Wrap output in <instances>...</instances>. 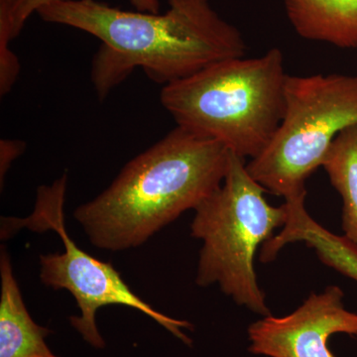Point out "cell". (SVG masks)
Instances as JSON below:
<instances>
[{"label":"cell","instance_id":"1","mask_svg":"<svg viewBox=\"0 0 357 357\" xmlns=\"http://www.w3.org/2000/svg\"><path fill=\"white\" fill-rule=\"evenodd\" d=\"M167 1L164 14L121 10L96 0H59L37 14L45 22L69 26L102 42L91 65L100 100L136 68L166 86L220 61L245 57L243 34L208 0Z\"/></svg>","mask_w":357,"mask_h":357},{"label":"cell","instance_id":"2","mask_svg":"<svg viewBox=\"0 0 357 357\" xmlns=\"http://www.w3.org/2000/svg\"><path fill=\"white\" fill-rule=\"evenodd\" d=\"M229 160L222 143L176 126L130 160L105 191L77 206L74 218L96 248H139L217 191Z\"/></svg>","mask_w":357,"mask_h":357},{"label":"cell","instance_id":"3","mask_svg":"<svg viewBox=\"0 0 357 357\" xmlns=\"http://www.w3.org/2000/svg\"><path fill=\"white\" fill-rule=\"evenodd\" d=\"M287 77L283 53L272 48L260 57L220 61L166 84L160 102L177 126L252 160L280 126Z\"/></svg>","mask_w":357,"mask_h":357},{"label":"cell","instance_id":"4","mask_svg":"<svg viewBox=\"0 0 357 357\" xmlns=\"http://www.w3.org/2000/svg\"><path fill=\"white\" fill-rule=\"evenodd\" d=\"M266 192L245 160L229 151L222 184L195 210L191 225V236L202 241L197 285H218L238 306L261 317L271 312L256 276V251L288 220L286 204L271 206Z\"/></svg>","mask_w":357,"mask_h":357},{"label":"cell","instance_id":"5","mask_svg":"<svg viewBox=\"0 0 357 357\" xmlns=\"http://www.w3.org/2000/svg\"><path fill=\"white\" fill-rule=\"evenodd\" d=\"M357 126V76H289L285 109L273 138L246 164L268 192L284 199L307 194V178L323 166L333 141Z\"/></svg>","mask_w":357,"mask_h":357},{"label":"cell","instance_id":"6","mask_svg":"<svg viewBox=\"0 0 357 357\" xmlns=\"http://www.w3.org/2000/svg\"><path fill=\"white\" fill-rule=\"evenodd\" d=\"M67 187V173L50 185H40L31 215L22 218H1L2 241L22 229L35 232L52 230L58 234L64 252L40 255V280L46 287L72 294L81 314L70 317V326L93 349L107 347L96 325V312L112 305L132 307L146 314L183 344L192 347V340L184 331H194L192 324L155 310L129 288L112 263L96 259L73 241L65 225Z\"/></svg>","mask_w":357,"mask_h":357},{"label":"cell","instance_id":"7","mask_svg":"<svg viewBox=\"0 0 357 357\" xmlns=\"http://www.w3.org/2000/svg\"><path fill=\"white\" fill-rule=\"evenodd\" d=\"M344 293L328 286L312 293L284 317H262L248 328V351L266 357H335L328 349L337 333L357 337V314L344 304Z\"/></svg>","mask_w":357,"mask_h":357},{"label":"cell","instance_id":"8","mask_svg":"<svg viewBox=\"0 0 357 357\" xmlns=\"http://www.w3.org/2000/svg\"><path fill=\"white\" fill-rule=\"evenodd\" d=\"M0 357H60L46 338L51 331L30 316L6 248L0 252Z\"/></svg>","mask_w":357,"mask_h":357},{"label":"cell","instance_id":"9","mask_svg":"<svg viewBox=\"0 0 357 357\" xmlns=\"http://www.w3.org/2000/svg\"><path fill=\"white\" fill-rule=\"evenodd\" d=\"M302 38L357 49V0H283Z\"/></svg>","mask_w":357,"mask_h":357},{"label":"cell","instance_id":"10","mask_svg":"<svg viewBox=\"0 0 357 357\" xmlns=\"http://www.w3.org/2000/svg\"><path fill=\"white\" fill-rule=\"evenodd\" d=\"M321 167L342 199L344 236L357 245V126L335 138Z\"/></svg>","mask_w":357,"mask_h":357},{"label":"cell","instance_id":"11","mask_svg":"<svg viewBox=\"0 0 357 357\" xmlns=\"http://www.w3.org/2000/svg\"><path fill=\"white\" fill-rule=\"evenodd\" d=\"M303 241L317 251L319 259L328 266L357 283V245L344 236H337L318 222L305 230Z\"/></svg>","mask_w":357,"mask_h":357},{"label":"cell","instance_id":"12","mask_svg":"<svg viewBox=\"0 0 357 357\" xmlns=\"http://www.w3.org/2000/svg\"><path fill=\"white\" fill-rule=\"evenodd\" d=\"M59 0H0V42L11 43L42 7ZM136 10L159 13L160 0H130Z\"/></svg>","mask_w":357,"mask_h":357},{"label":"cell","instance_id":"13","mask_svg":"<svg viewBox=\"0 0 357 357\" xmlns=\"http://www.w3.org/2000/svg\"><path fill=\"white\" fill-rule=\"evenodd\" d=\"M25 142L20 140L2 139L0 141V184L3 185L4 178L9 168L18 157L25 151Z\"/></svg>","mask_w":357,"mask_h":357},{"label":"cell","instance_id":"14","mask_svg":"<svg viewBox=\"0 0 357 357\" xmlns=\"http://www.w3.org/2000/svg\"><path fill=\"white\" fill-rule=\"evenodd\" d=\"M305 204V201H295V202H292V203H289L288 204L289 215H290V210H291V208H292V206H296V204ZM288 218H289V215H288ZM287 222H288V220H287ZM286 223H287V222H286ZM273 244H274L275 248H276L277 249H281L282 248H283V246H282L281 244L279 243L278 236H276L274 237Z\"/></svg>","mask_w":357,"mask_h":357}]
</instances>
